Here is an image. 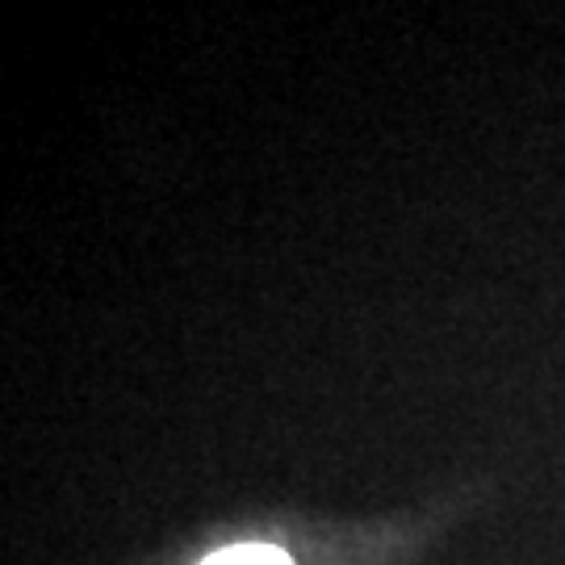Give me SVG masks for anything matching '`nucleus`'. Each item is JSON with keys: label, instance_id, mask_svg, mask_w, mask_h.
I'll return each instance as SVG.
<instances>
[{"label": "nucleus", "instance_id": "nucleus-1", "mask_svg": "<svg viewBox=\"0 0 565 565\" xmlns=\"http://www.w3.org/2000/svg\"><path fill=\"white\" fill-rule=\"evenodd\" d=\"M202 565H294V562L273 545H235L214 553V557H205Z\"/></svg>", "mask_w": 565, "mask_h": 565}]
</instances>
